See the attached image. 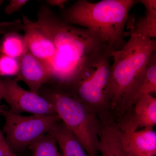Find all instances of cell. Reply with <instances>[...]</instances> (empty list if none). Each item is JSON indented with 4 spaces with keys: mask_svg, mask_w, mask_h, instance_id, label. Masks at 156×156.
Wrapping results in <instances>:
<instances>
[{
    "mask_svg": "<svg viewBox=\"0 0 156 156\" xmlns=\"http://www.w3.org/2000/svg\"><path fill=\"white\" fill-rule=\"evenodd\" d=\"M111 53L104 55L89 74L77 81L66 92L96 112L108 107Z\"/></svg>",
    "mask_w": 156,
    "mask_h": 156,
    "instance_id": "6",
    "label": "cell"
},
{
    "mask_svg": "<svg viewBox=\"0 0 156 156\" xmlns=\"http://www.w3.org/2000/svg\"><path fill=\"white\" fill-rule=\"evenodd\" d=\"M4 2V1L3 0H0V7L2 6V5L3 3ZM1 38H0V42H1Z\"/></svg>",
    "mask_w": 156,
    "mask_h": 156,
    "instance_id": "23",
    "label": "cell"
},
{
    "mask_svg": "<svg viewBox=\"0 0 156 156\" xmlns=\"http://www.w3.org/2000/svg\"><path fill=\"white\" fill-rule=\"evenodd\" d=\"M3 132L7 144L12 151L25 149L60 121L57 114L22 116L4 110Z\"/></svg>",
    "mask_w": 156,
    "mask_h": 156,
    "instance_id": "5",
    "label": "cell"
},
{
    "mask_svg": "<svg viewBox=\"0 0 156 156\" xmlns=\"http://www.w3.org/2000/svg\"><path fill=\"white\" fill-rule=\"evenodd\" d=\"M137 1L103 0L92 3L79 0L62 12L61 19L70 25L87 29L112 50L126 44L124 28L128 13Z\"/></svg>",
    "mask_w": 156,
    "mask_h": 156,
    "instance_id": "2",
    "label": "cell"
},
{
    "mask_svg": "<svg viewBox=\"0 0 156 156\" xmlns=\"http://www.w3.org/2000/svg\"><path fill=\"white\" fill-rule=\"evenodd\" d=\"M33 156H61L56 140L47 133L29 146Z\"/></svg>",
    "mask_w": 156,
    "mask_h": 156,
    "instance_id": "17",
    "label": "cell"
},
{
    "mask_svg": "<svg viewBox=\"0 0 156 156\" xmlns=\"http://www.w3.org/2000/svg\"><path fill=\"white\" fill-rule=\"evenodd\" d=\"M48 133L56 140L61 156H90L61 120L52 127Z\"/></svg>",
    "mask_w": 156,
    "mask_h": 156,
    "instance_id": "14",
    "label": "cell"
},
{
    "mask_svg": "<svg viewBox=\"0 0 156 156\" xmlns=\"http://www.w3.org/2000/svg\"><path fill=\"white\" fill-rule=\"evenodd\" d=\"M156 54L155 52L123 96L119 106L121 108V111H127L141 97L156 94Z\"/></svg>",
    "mask_w": 156,
    "mask_h": 156,
    "instance_id": "9",
    "label": "cell"
},
{
    "mask_svg": "<svg viewBox=\"0 0 156 156\" xmlns=\"http://www.w3.org/2000/svg\"><path fill=\"white\" fill-rule=\"evenodd\" d=\"M1 132H1V131H0V133H1Z\"/></svg>",
    "mask_w": 156,
    "mask_h": 156,
    "instance_id": "24",
    "label": "cell"
},
{
    "mask_svg": "<svg viewBox=\"0 0 156 156\" xmlns=\"http://www.w3.org/2000/svg\"><path fill=\"white\" fill-rule=\"evenodd\" d=\"M139 2L145 7V15L140 19L134 26L131 27L129 33H134L150 38H156V1L140 0Z\"/></svg>",
    "mask_w": 156,
    "mask_h": 156,
    "instance_id": "15",
    "label": "cell"
},
{
    "mask_svg": "<svg viewBox=\"0 0 156 156\" xmlns=\"http://www.w3.org/2000/svg\"><path fill=\"white\" fill-rule=\"evenodd\" d=\"M2 98L16 114L27 112L35 115L56 114L52 104L38 94L26 90L16 81L9 78L0 79Z\"/></svg>",
    "mask_w": 156,
    "mask_h": 156,
    "instance_id": "7",
    "label": "cell"
},
{
    "mask_svg": "<svg viewBox=\"0 0 156 156\" xmlns=\"http://www.w3.org/2000/svg\"><path fill=\"white\" fill-rule=\"evenodd\" d=\"M98 152L100 156H132L123 143L122 131L112 122L101 126Z\"/></svg>",
    "mask_w": 156,
    "mask_h": 156,
    "instance_id": "13",
    "label": "cell"
},
{
    "mask_svg": "<svg viewBox=\"0 0 156 156\" xmlns=\"http://www.w3.org/2000/svg\"><path fill=\"white\" fill-rule=\"evenodd\" d=\"M23 19V23H20L19 30L24 31L23 37L27 50L43 63L48 71L56 51L53 41L35 22H31L24 16Z\"/></svg>",
    "mask_w": 156,
    "mask_h": 156,
    "instance_id": "8",
    "label": "cell"
},
{
    "mask_svg": "<svg viewBox=\"0 0 156 156\" xmlns=\"http://www.w3.org/2000/svg\"><path fill=\"white\" fill-rule=\"evenodd\" d=\"M47 33L56 48L48 69L50 81L67 91L91 72L101 57L112 50L87 29L67 24L42 6L35 22Z\"/></svg>",
    "mask_w": 156,
    "mask_h": 156,
    "instance_id": "1",
    "label": "cell"
},
{
    "mask_svg": "<svg viewBox=\"0 0 156 156\" xmlns=\"http://www.w3.org/2000/svg\"><path fill=\"white\" fill-rule=\"evenodd\" d=\"M133 114L117 125L122 132L136 131L137 127L153 128L156 125V98L146 95L134 104Z\"/></svg>",
    "mask_w": 156,
    "mask_h": 156,
    "instance_id": "11",
    "label": "cell"
},
{
    "mask_svg": "<svg viewBox=\"0 0 156 156\" xmlns=\"http://www.w3.org/2000/svg\"><path fill=\"white\" fill-rule=\"evenodd\" d=\"M28 51L23 36L17 32L4 35L0 42V54L20 59Z\"/></svg>",
    "mask_w": 156,
    "mask_h": 156,
    "instance_id": "16",
    "label": "cell"
},
{
    "mask_svg": "<svg viewBox=\"0 0 156 156\" xmlns=\"http://www.w3.org/2000/svg\"><path fill=\"white\" fill-rule=\"evenodd\" d=\"M20 70V59L0 54V76H17Z\"/></svg>",
    "mask_w": 156,
    "mask_h": 156,
    "instance_id": "18",
    "label": "cell"
},
{
    "mask_svg": "<svg viewBox=\"0 0 156 156\" xmlns=\"http://www.w3.org/2000/svg\"><path fill=\"white\" fill-rule=\"evenodd\" d=\"M16 76L14 80L24 82L30 91L37 94L51 79L44 66L28 50L20 59L19 72Z\"/></svg>",
    "mask_w": 156,
    "mask_h": 156,
    "instance_id": "10",
    "label": "cell"
},
{
    "mask_svg": "<svg viewBox=\"0 0 156 156\" xmlns=\"http://www.w3.org/2000/svg\"><path fill=\"white\" fill-rule=\"evenodd\" d=\"M38 94L52 104L62 122L90 156H97L101 125L96 112L64 90L42 87Z\"/></svg>",
    "mask_w": 156,
    "mask_h": 156,
    "instance_id": "4",
    "label": "cell"
},
{
    "mask_svg": "<svg viewBox=\"0 0 156 156\" xmlns=\"http://www.w3.org/2000/svg\"><path fill=\"white\" fill-rule=\"evenodd\" d=\"M0 156H18L9 148L2 132L0 133Z\"/></svg>",
    "mask_w": 156,
    "mask_h": 156,
    "instance_id": "20",
    "label": "cell"
},
{
    "mask_svg": "<svg viewBox=\"0 0 156 156\" xmlns=\"http://www.w3.org/2000/svg\"><path fill=\"white\" fill-rule=\"evenodd\" d=\"M2 98V93H1V83H0V102H1V100ZM4 110V109L2 107V105H1V104H0V114L2 115H3Z\"/></svg>",
    "mask_w": 156,
    "mask_h": 156,
    "instance_id": "22",
    "label": "cell"
},
{
    "mask_svg": "<svg viewBox=\"0 0 156 156\" xmlns=\"http://www.w3.org/2000/svg\"><path fill=\"white\" fill-rule=\"evenodd\" d=\"M129 40L122 49L112 50L108 98V107L119 106L122 98L137 76L156 52L155 40L129 33Z\"/></svg>",
    "mask_w": 156,
    "mask_h": 156,
    "instance_id": "3",
    "label": "cell"
},
{
    "mask_svg": "<svg viewBox=\"0 0 156 156\" xmlns=\"http://www.w3.org/2000/svg\"><path fill=\"white\" fill-rule=\"evenodd\" d=\"M46 2L49 6H56L60 9H63L68 1L66 0H48L46 1Z\"/></svg>",
    "mask_w": 156,
    "mask_h": 156,
    "instance_id": "21",
    "label": "cell"
},
{
    "mask_svg": "<svg viewBox=\"0 0 156 156\" xmlns=\"http://www.w3.org/2000/svg\"><path fill=\"white\" fill-rule=\"evenodd\" d=\"M122 132L123 143L132 156H154L156 154V133L153 128L141 131Z\"/></svg>",
    "mask_w": 156,
    "mask_h": 156,
    "instance_id": "12",
    "label": "cell"
},
{
    "mask_svg": "<svg viewBox=\"0 0 156 156\" xmlns=\"http://www.w3.org/2000/svg\"><path fill=\"white\" fill-rule=\"evenodd\" d=\"M28 2L27 0H11L6 6L4 11L8 15H11L19 11Z\"/></svg>",
    "mask_w": 156,
    "mask_h": 156,
    "instance_id": "19",
    "label": "cell"
}]
</instances>
